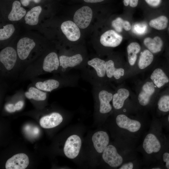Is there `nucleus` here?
Listing matches in <instances>:
<instances>
[{
  "mask_svg": "<svg viewBox=\"0 0 169 169\" xmlns=\"http://www.w3.org/2000/svg\"><path fill=\"white\" fill-rule=\"evenodd\" d=\"M157 108L162 113L169 112V95H164L161 96L157 103Z\"/></svg>",
  "mask_w": 169,
  "mask_h": 169,
  "instance_id": "obj_30",
  "label": "nucleus"
},
{
  "mask_svg": "<svg viewBox=\"0 0 169 169\" xmlns=\"http://www.w3.org/2000/svg\"><path fill=\"white\" fill-rule=\"evenodd\" d=\"M115 122L124 132L125 142L135 146L138 139L146 132L148 125L147 120L131 118L124 114L118 115Z\"/></svg>",
  "mask_w": 169,
  "mask_h": 169,
  "instance_id": "obj_2",
  "label": "nucleus"
},
{
  "mask_svg": "<svg viewBox=\"0 0 169 169\" xmlns=\"http://www.w3.org/2000/svg\"><path fill=\"white\" fill-rule=\"evenodd\" d=\"M59 66V59L57 54L55 52H52L44 58L42 67L44 71L51 72L57 70Z\"/></svg>",
  "mask_w": 169,
  "mask_h": 169,
  "instance_id": "obj_15",
  "label": "nucleus"
},
{
  "mask_svg": "<svg viewBox=\"0 0 169 169\" xmlns=\"http://www.w3.org/2000/svg\"><path fill=\"white\" fill-rule=\"evenodd\" d=\"M14 31V26L12 24H8L4 26L3 28L0 29V40H4L9 38Z\"/></svg>",
  "mask_w": 169,
  "mask_h": 169,
  "instance_id": "obj_32",
  "label": "nucleus"
},
{
  "mask_svg": "<svg viewBox=\"0 0 169 169\" xmlns=\"http://www.w3.org/2000/svg\"><path fill=\"white\" fill-rule=\"evenodd\" d=\"M154 56L149 50L145 49L142 52L140 56L138 65L141 69H143L149 66L152 62Z\"/></svg>",
  "mask_w": 169,
  "mask_h": 169,
  "instance_id": "obj_27",
  "label": "nucleus"
},
{
  "mask_svg": "<svg viewBox=\"0 0 169 169\" xmlns=\"http://www.w3.org/2000/svg\"><path fill=\"white\" fill-rule=\"evenodd\" d=\"M29 163L28 156L25 154L20 153L13 155L9 159L5 164L6 169H25Z\"/></svg>",
  "mask_w": 169,
  "mask_h": 169,
  "instance_id": "obj_8",
  "label": "nucleus"
},
{
  "mask_svg": "<svg viewBox=\"0 0 169 169\" xmlns=\"http://www.w3.org/2000/svg\"><path fill=\"white\" fill-rule=\"evenodd\" d=\"M162 126H166L169 130V113L166 119L160 120Z\"/></svg>",
  "mask_w": 169,
  "mask_h": 169,
  "instance_id": "obj_36",
  "label": "nucleus"
},
{
  "mask_svg": "<svg viewBox=\"0 0 169 169\" xmlns=\"http://www.w3.org/2000/svg\"><path fill=\"white\" fill-rule=\"evenodd\" d=\"M112 94L105 90H101L99 93L98 98L100 103V112L102 114L110 112L112 107L110 102L112 100Z\"/></svg>",
  "mask_w": 169,
  "mask_h": 169,
  "instance_id": "obj_14",
  "label": "nucleus"
},
{
  "mask_svg": "<svg viewBox=\"0 0 169 169\" xmlns=\"http://www.w3.org/2000/svg\"><path fill=\"white\" fill-rule=\"evenodd\" d=\"M168 20L166 17L162 15L152 19L149 22V25L151 27L158 30H162L167 27Z\"/></svg>",
  "mask_w": 169,
  "mask_h": 169,
  "instance_id": "obj_28",
  "label": "nucleus"
},
{
  "mask_svg": "<svg viewBox=\"0 0 169 169\" xmlns=\"http://www.w3.org/2000/svg\"><path fill=\"white\" fill-rule=\"evenodd\" d=\"M122 39L121 35L113 30H110L101 35L100 42L105 47H115L120 44Z\"/></svg>",
  "mask_w": 169,
  "mask_h": 169,
  "instance_id": "obj_7",
  "label": "nucleus"
},
{
  "mask_svg": "<svg viewBox=\"0 0 169 169\" xmlns=\"http://www.w3.org/2000/svg\"><path fill=\"white\" fill-rule=\"evenodd\" d=\"M162 128L160 120H152L141 144L136 149L142 154V164H158L162 152L169 144V139L162 133Z\"/></svg>",
  "mask_w": 169,
  "mask_h": 169,
  "instance_id": "obj_1",
  "label": "nucleus"
},
{
  "mask_svg": "<svg viewBox=\"0 0 169 169\" xmlns=\"http://www.w3.org/2000/svg\"><path fill=\"white\" fill-rule=\"evenodd\" d=\"M15 50L11 47L3 49L0 52V61L8 70H11L14 67L17 59Z\"/></svg>",
  "mask_w": 169,
  "mask_h": 169,
  "instance_id": "obj_6",
  "label": "nucleus"
},
{
  "mask_svg": "<svg viewBox=\"0 0 169 169\" xmlns=\"http://www.w3.org/2000/svg\"><path fill=\"white\" fill-rule=\"evenodd\" d=\"M5 109L9 113L14 112L16 110L15 105L11 104H7L5 106Z\"/></svg>",
  "mask_w": 169,
  "mask_h": 169,
  "instance_id": "obj_35",
  "label": "nucleus"
},
{
  "mask_svg": "<svg viewBox=\"0 0 169 169\" xmlns=\"http://www.w3.org/2000/svg\"><path fill=\"white\" fill-rule=\"evenodd\" d=\"M129 95L130 93L128 90L123 88L119 89L117 93L113 95L112 104L114 108L116 110L122 108Z\"/></svg>",
  "mask_w": 169,
  "mask_h": 169,
  "instance_id": "obj_17",
  "label": "nucleus"
},
{
  "mask_svg": "<svg viewBox=\"0 0 169 169\" xmlns=\"http://www.w3.org/2000/svg\"><path fill=\"white\" fill-rule=\"evenodd\" d=\"M92 14L91 8L87 5L83 6L75 13L73 17L74 22L80 28H85L91 21Z\"/></svg>",
  "mask_w": 169,
  "mask_h": 169,
  "instance_id": "obj_4",
  "label": "nucleus"
},
{
  "mask_svg": "<svg viewBox=\"0 0 169 169\" xmlns=\"http://www.w3.org/2000/svg\"><path fill=\"white\" fill-rule=\"evenodd\" d=\"M106 64V75L108 78H110L113 76L117 79L124 75V69L122 68H115L114 62L112 60L107 61Z\"/></svg>",
  "mask_w": 169,
  "mask_h": 169,
  "instance_id": "obj_22",
  "label": "nucleus"
},
{
  "mask_svg": "<svg viewBox=\"0 0 169 169\" xmlns=\"http://www.w3.org/2000/svg\"><path fill=\"white\" fill-rule=\"evenodd\" d=\"M25 95L28 99H33L37 101L44 100L47 97L45 92L33 87L29 88L28 91L25 92Z\"/></svg>",
  "mask_w": 169,
  "mask_h": 169,
  "instance_id": "obj_26",
  "label": "nucleus"
},
{
  "mask_svg": "<svg viewBox=\"0 0 169 169\" xmlns=\"http://www.w3.org/2000/svg\"><path fill=\"white\" fill-rule=\"evenodd\" d=\"M81 140L77 135L69 136L66 141L64 148L65 155L68 158L73 159L78 155L81 146Z\"/></svg>",
  "mask_w": 169,
  "mask_h": 169,
  "instance_id": "obj_5",
  "label": "nucleus"
},
{
  "mask_svg": "<svg viewBox=\"0 0 169 169\" xmlns=\"http://www.w3.org/2000/svg\"><path fill=\"white\" fill-rule=\"evenodd\" d=\"M92 141L96 151L101 153L109 144V137L106 132L99 131L93 135Z\"/></svg>",
  "mask_w": 169,
  "mask_h": 169,
  "instance_id": "obj_11",
  "label": "nucleus"
},
{
  "mask_svg": "<svg viewBox=\"0 0 169 169\" xmlns=\"http://www.w3.org/2000/svg\"><path fill=\"white\" fill-rule=\"evenodd\" d=\"M150 78L154 84L160 88L169 82V79L162 69L157 68L151 74Z\"/></svg>",
  "mask_w": 169,
  "mask_h": 169,
  "instance_id": "obj_20",
  "label": "nucleus"
},
{
  "mask_svg": "<svg viewBox=\"0 0 169 169\" xmlns=\"http://www.w3.org/2000/svg\"><path fill=\"white\" fill-rule=\"evenodd\" d=\"M85 3H100L106 0H82Z\"/></svg>",
  "mask_w": 169,
  "mask_h": 169,
  "instance_id": "obj_39",
  "label": "nucleus"
},
{
  "mask_svg": "<svg viewBox=\"0 0 169 169\" xmlns=\"http://www.w3.org/2000/svg\"><path fill=\"white\" fill-rule=\"evenodd\" d=\"M61 28L67 39L70 41H77L80 37L79 28L72 21L69 20L63 22L61 25Z\"/></svg>",
  "mask_w": 169,
  "mask_h": 169,
  "instance_id": "obj_10",
  "label": "nucleus"
},
{
  "mask_svg": "<svg viewBox=\"0 0 169 169\" xmlns=\"http://www.w3.org/2000/svg\"><path fill=\"white\" fill-rule=\"evenodd\" d=\"M141 47L136 42L130 43L127 46V50L129 63L131 66L134 65L137 59V54L140 52Z\"/></svg>",
  "mask_w": 169,
  "mask_h": 169,
  "instance_id": "obj_24",
  "label": "nucleus"
},
{
  "mask_svg": "<svg viewBox=\"0 0 169 169\" xmlns=\"http://www.w3.org/2000/svg\"><path fill=\"white\" fill-rule=\"evenodd\" d=\"M24 102L23 101L21 100L18 101L15 105L16 110H20L22 108Z\"/></svg>",
  "mask_w": 169,
  "mask_h": 169,
  "instance_id": "obj_38",
  "label": "nucleus"
},
{
  "mask_svg": "<svg viewBox=\"0 0 169 169\" xmlns=\"http://www.w3.org/2000/svg\"><path fill=\"white\" fill-rule=\"evenodd\" d=\"M21 4L24 6H28L30 1H33L35 3H39L40 0H20Z\"/></svg>",
  "mask_w": 169,
  "mask_h": 169,
  "instance_id": "obj_37",
  "label": "nucleus"
},
{
  "mask_svg": "<svg viewBox=\"0 0 169 169\" xmlns=\"http://www.w3.org/2000/svg\"><path fill=\"white\" fill-rule=\"evenodd\" d=\"M104 161L110 167L117 168L121 166L125 160L118 151L116 147L113 145H108L102 153Z\"/></svg>",
  "mask_w": 169,
  "mask_h": 169,
  "instance_id": "obj_3",
  "label": "nucleus"
},
{
  "mask_svg": "<svg viewBox=\"0 0 169 169\" xmlns=\"http://www.w3.org/2000/svg\"><path fill=\"white\" fill-rule=\"evenodd\" d=\"M42 10V8L40 6L32 8L27 13L25 17V23L30 25L37 24L38 21L39 16Z\"/></svg>",
  "mask_w": 169,
  "mask_h": 169,
  "instance_id": "obj_23",
  "label": "nucleus"
},
{
  "mask_svg": "<svg viewBox=\"0 0 169 169\" xmlns=\"http://www.w3.org/2000/svg\"><path fill=\"white\" fill-rule=\"evenodd\" d=\"M142 164V161L139 160L137 158L124 163L119 168L120 169H133L139 168Z\"/></svg>",
  "mask_w": 169,
  "mask_h": 169,
  "instance_id": "obj_33",
  "label": "nucleus"
},
{
  "mask_svg": "<svg viewBox=\"0 0 169 169\" xmlns=\"http://www.w3.org/2000/svg\"><path fill=\"white\" fill-rule=\"evenodd\" d=\"M168 30H169V28H168Z\"/></svg>",
  "mask_w": 169,
  "mask_h": 169,
  "instance_id": "obj_40",
  "label": "nucleus"
},
{
  "mask_svg": "<svg viewBox=\"0 0 169 169\" xmlns=\"http://www.w3.org/2000/svg\"><path fill=\"white\" fill-rule=\"evenodd\" d=\"M112 26L115 31L121 32L123 28L126 31L130 30L131 28L130 23L126 20H124L122 18L118 17L112 22Z\"/></svg>",
  "mask_w": 169,
  "mask_h": 169,
  "instance_id": "obj_29",
  "label": "nucleus"
},
{
  "mask_svg": "<svg viewBox=\"0 0 169 169\" xmlns=\"http://www.w3.org/2000/svg\"><path fill=\"white\" fill-rule=\"evenodd\" d=\"M124 5L126 7H129L132 8L136 7L140 0H122Z\"/></svg>",
  "mask_w": 169,
  "mask_h": 169,
  "instance_id": "obj_34",
  "label": "nucleus"
},
{
  "mask_svg": "<svg viewBox=\"0 0 169 169\" xmlns=\"http://www.w3.org/2000/svg\"><path fill=\"white\" fill-rule=\"evenodd\" d=\"M63 119L62 116L59 113L53 112L41 118L39 123L42 127L49 129L55 127L59 125L62 121Z\"/></svg>",
  "mask_w": 169,
  "mask_h": 169,
  "instance_id": "obj_13",
  "label": "nucleus"
},
{
  "mask_svg": "<svg viewBox=\"0 0 169 169\" xmlns=\"http://www.w3.org/2000/svg\"><path fill=\"white\" fill-rule=\"evenodd\" d=\"M143 43L144 45L152 53H156L160 52L163 46V42L161 38L158 36L153 38L150 37L145 38Z\"/></svg>",
  "mask_w": 169,
  "mask_h": 169,
  "instance_id": "obj_18",
  "label": "nucleus"
},
{
  "mask_svg": "<svg viewBox=\"0 0 169 169\" xmlns=\"http://www.w3.org/2000/svg\"><path fill=\"white\" fill-rule=\"evenodd\" d=\"M158 165L162 169H169V144L162 152Z\"/></svg>",
  "mask_w": 169,
  "mask_h": 169,
  "instance_id": "obj_31",
  "label": "nucleus"
},
{
  "mask_svg": "<svg viewBox=\"0 0 169 169\" xmlns=\"http://www.w3.org/2000/svg\"><path fill=\"white\" fill-rule=\"evenodd\" d=\"M60 66L64 69L72 68L80 64L83 61L82 55L77 54L71 56L64 55L59 56Z\"/></svg>",
  "mask_w": 169,
  "mask_h": 169,
  "instance_id": "obj_16",
  "label": "nucleus"
},
{
  "mask_svg": "<svg viewBox=\"0 0 169 169\" xmlns=\"http://www.w3.org/2000/svg\"><path fill=\"white\" fill-rule=\"evenodd\" d=\"M35 43L32 39L25 37L20 39L17 44V53L21 60L26 59L35 46Z\"/></svg>",
  "mask_w": 169,
  "mask_h": 169,
  "instance_id": "obj_9",
  "label": "nucleus"
},
{
  "mask_svg": "<svg viewBox=\"0 0 169 169\" xmlns=\"http://www.w3.org/2000/svg\"><path fill=\"white\" fill-rule=\"evenodd\" d=\"M21 5L18 1L13 2L12 10L8 16L9 20L11 21H18L25 16L26 10L21 6Z\"/></svg>",
  "mask_w": 169,
  "mask_h": 169,
  "instance_id": "obj_21",
  "label": "nucleus"
},
{
  "mask_svg": "<svg viewBox=\"0 0 169 169\" xmlns=\"http://www.w3.org/2000/svg\"><path fill=\"white\" fill-rule=\"evenodd\" d=\"M88 64L95 70L97 75L100 78H103L106 74V62L98 58H95L89 60Z\"/></svg>",
  "mask_w": 169,
  "mask_h": 169,
  "instance_id": "obj_19",
  "label": "nucleus"
},
{
  "mask_svg": "<svg viewBox=\"0 0 169 169\" xmlns=\"http://www.w3.org/2000/svg\"><path fill=\"white\" fill-rule=\"evenodd\" d=\"M155 91L153 83L147 82L142 86L141 90L138 96V100L140 105L143 106L148 105L151 96Z\"/></svg>",
  "mask_w": 169,
  "mask_h": 169,
  "instance_id": "obj_12",
  "label": "nucleus"
},
{
  "mask_svg": "<svg viewBox=\"0 0 169 169\" xmlns=\"http://www.w3.org/2000/svg\"><path fill=\"white\" fill-rule=\"evenodd\" d=\"M59 85V82L54 79H49L43 82H38L35 84V86L37 88L46 92H51L57 88Z\"/></svg>",
  "mask_w": 169,
  "mask_h": 169,
  "instance_id": "obj_25",
  "label": "nucleus"
}]
</instances>
